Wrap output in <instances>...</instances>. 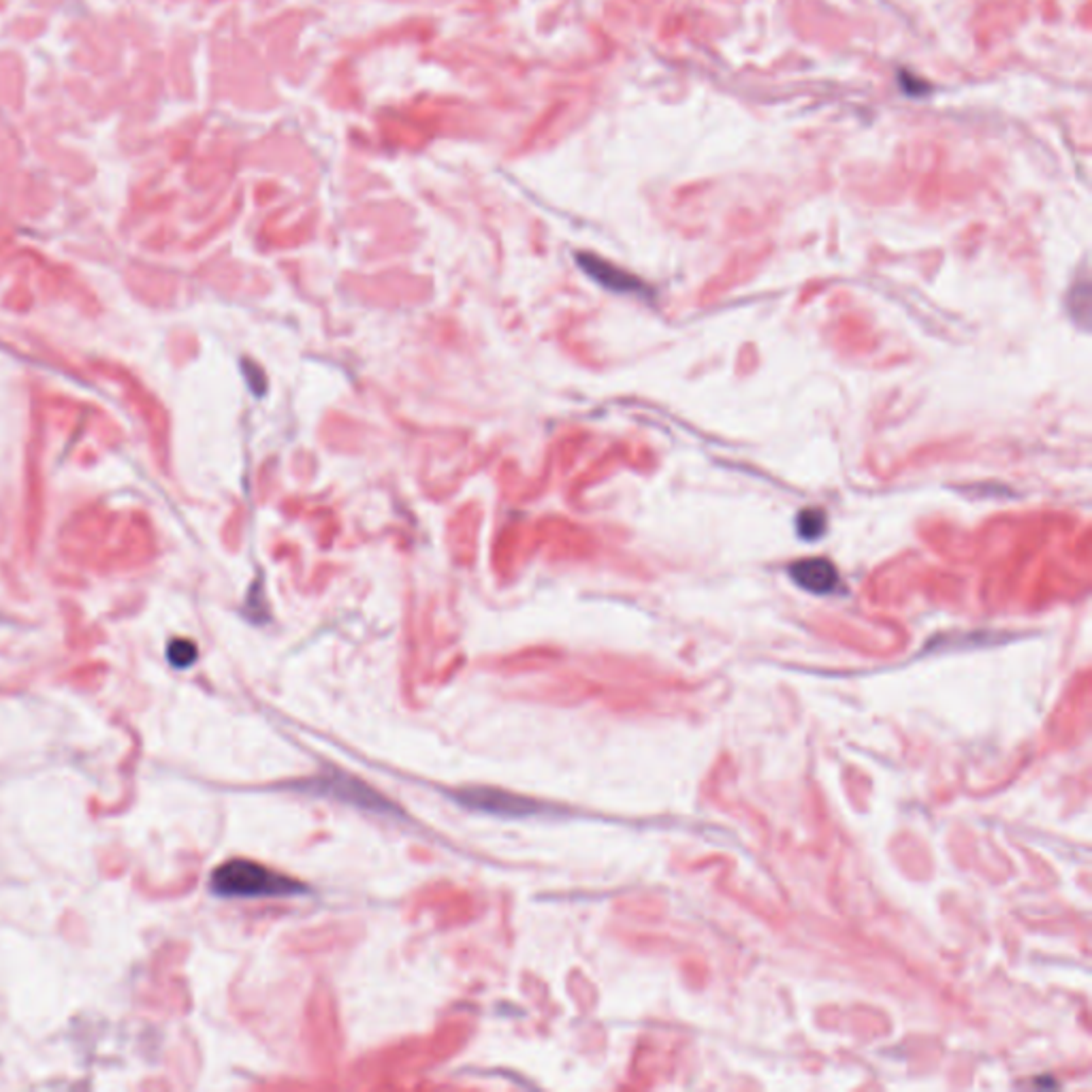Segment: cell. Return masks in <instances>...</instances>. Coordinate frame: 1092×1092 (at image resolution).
I'll return each instance as SVG.
<instances>
[{
	"label": "cell",
	"mask_w": 1092,
	"mask_h": 1092,
	"mask_svg": "<svg viewBox=\"0 0 1092 1092\" xmlns=\"http://www.w3.org/2000/svg\"><path fill=\"white\" fill-rule=\"evenodd\" d=\"M828 525L826 513L819 508H807L796 517V532L804 540H817L824 536Z\"/></svg>",
	"instance_id": "5b68a950"
},
{
	"label": "cell",
	"mask_w": 1092,
	"mask_h": 1092,
	"mask_svg": "<svg viewBox=\"0 0 1092 1092\" xmlns=\"http://www.w3.org/2000/svg\"><path fill=\"white\" fill-rule=\"evenodd\" d=\"M457 800L474 811L491 813V815H504V817H525L540 813V804L536 800L502 792V790H489V787H474L464 790L457 794Z\"/></svg>",
	"instance_id": "7a4b0ae2"
},
{
	"label": "cell",
	"mask_w": 1092,
	"mask_h": 1092,
	"mask_svg": "<svg viewBox=\"0 0 1092 1092\" xmlns=\"http://www.w3.org/2000/svg\"><path fill=\"white\" fill-rule=\"evenodd\" d=\"M790 576L800 589H804L809 593H817V595L832 593L838 585L836 568L828 559H821V557L800 559V561L792 564Z\"/></svg>",
	"instance_id": "3957f363"
},
{
	"label": "cell",
	"mask_w": 1092,
	"mask_h": 1092,
	"mask_svg": "<svg viewBox=\"0 0 1092 1092\" xmlns=\"http://www.w3.org/2000/svg\"><path fill=\"white\" fill-rule=\"evenodd\" d=\"M578 265L583 267L585 274H589L595 282H600L602 287L610 289V291H617V293H640L644 291L642 282L634 276H629L627 272L593 257V255H578Z\"/></svg>",
	"instance_id": "277c9868"
},
{
	"label": "cell",
	"mask_w": 1092,
	"mask_h": 1092,
	"mask_svg": "<svg viewBox=\"0 0 1092 1092\" xmlns=\"http://www.w3.org/2000/svg\"><path fill=\"white\" fill-rule=\"evenodd\" d=\"M304 884L293 878L244 857L218 866L211 876V892L225 899H259V897H293L304 892Z\"/></svg>",
	"instance_id": "6da1fadb"
},
{
	"label": "cell",
	"mask_w": 1092,
	"mask_h": 1092,
	"mask_svg": "<svg viewBox=\"0 0 1092 1092\" xmlns=\"http://www.w3.org/2000/svg\"><path fill=\"white\" fill-rule=\"evenodd\" d=\"M196 658H198V651H196V644L192 640L175 638L167 646V660L175 669H188V666H192L196 662Z\"/></svg>",
	"instance_id": "8992f818"
}]
</instances>
